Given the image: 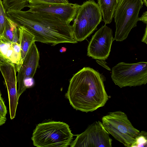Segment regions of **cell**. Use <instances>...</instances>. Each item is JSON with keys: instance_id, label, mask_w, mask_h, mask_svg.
I'll list each match as a JSON object with an SVG mask.
<instances>
[{"instance_id": "6da1fadb", "label": "cell", "mask_w": 147, "mask_h": 147, "mask_svg": "<svg viewBox=\"0 0 147 147\" xmlns=\"http://www.w3.org/2000/svg\"><path fill=\"white\" fill-rule=\"evenodd\" d=\"M6 14L18 26L23 27L33 34L35 42L52 46L78 42L73 36L72 26L57 19L28 11L11 9Z\"/></svg>"}, {"instance_id": "ba28073f", "label": "cell", "mask_w": 147, "mask_h": 147, "mask_svg": "<svg viewBox=\"0 0 147 147\" xmlns=\"http://www.w3.org/2000/svg\"><path fill=\"white\" fill-rule=\"evenodd\" d=\"M102 122L96 121L90 125L84 131L77 135L70 146L111 147L112 140Z\"/></svg>"}, {"instance_id": "4fadbf2b", "label": "cell", "mask_w": 147, "mask_h": 147, "mask_svg": "<svg viewBox=\"0 0 147 147\" xmlns=\"http://www.w3.org/2000/svg\"><path fill=\"white\" fill-rule=\"evenodd\" d=\"M4 62L13 64L18 72L22 61L18 43L11 42L1 36H0V63Z\"/></svg>"}, {"instance_id": "ffe728a7", "label": "cell", "mask_w": 147, "mask_h": 147, "mask_svg": "<svg viewBox=\"0 0 147 147\" xmlns=\"http://www.w3.org/2000/svg\"><path fill=\"white\" fill-rule=\"evenodd\" d=\"M29 4H66L69 3L67 0H28Z\"/></svg>"}, {"instance_id": "603a6c76", "label": "cell", "mask_w": 147, "mask_h": 147, "mask_svg": "<svg viewBox=\"0 0 147 147\" xmlns=\"http://www.w3.org/2000/svg\"><path fill=\"white\" fill-rule=\"evenodd\" d=\"M147 25L145 30V33L142 40V41L147 44Z\"/></svg>"}, {"instance_id": "52a82bcc", "label": "cell", "mask_w": 147, "mask_h": 147, "mask_svg": "<svg viewBox=\"0 0 147 147\" xmlns=\"http://www.w3.org/2000/svg\"><path fill=\"white\" fill-rule=\"evenodd\" d=\"M112 80L120 88L145 85L147 83V62L119 63L112 67Z\"/></svg>"}, {"instance_id": "cb8c5ba5", "label": "cell", "mask_w": 147, "mask_h": 147, "mask_svg": "<svg viewBox=\"0 0 147 147\" xmlns=\"http://www.w3.org/2000/svg\"><path fill=\"white\" fill-rule=\"evenodd\" d=\"M6 120V117L2 116L0 113V126L4 124L5 123Z\"/></svg>"}, {"instance_id": "5b68a950", "label": "cell", "mask_w": 147, "mask_h": 147, "mask_svg": "<svg viewBox=\"0 0 147 147\" xmlns=\"http://www.w3.org/2000/svg\"><path fill=\"white\" fill-rule=\"evenodd\" d=\"M142 0H119L114 17L116 30L114 40L125 39L132 28L136 26Z\"/></svg>"}, {"instance_id": "9c48e42d", "label": "cell", "mask_w": 147, "mask_h": 147, "mask_svg": "<svg viewBox=\"0 0 147 147\" xmlns=\"http://www.w3.org/2000/svg\"><path fill=\"white\" fill-rule=\"evenodd\" d=\"M39 58V53L34 42L30 47L18 71L17 79L19 98L27 88L34 86L33 77L38 65Z\"/></svg>"}, {"instance_id": "484cf974", "label": "cell", "mask_w": 147, "mask_h": 147, "mask_svg": "<svg viewBox=\"0 0 147 147\" xmlns=\"http://www.w3.org/2000/svg\"><path fill=\"white\" fill-rule=\"evenodd\" d=\"M147 0H143V3L145 5L146 7L147 6Z\"/></svg>"}, {"instance_id": "30bf717a", "label": "cell", "mask_w": 147, "mask_h": 147, "mask_svg": "<svg viewBox=\"0 0 147 147\" xmlns=\"http://www.w3.org/2000/svg\"><path fill=\"white\" fill-rule=\"evenodd\" d=\"M77 3L66 4H29L28 11L47 15L70 24L74 19L80 6Z\"/></svg>"}, {"instance_id": "5bb4252c", "label": "cell", "mask_w": 147, "mask_h": 147, "mask_svg": "<svg viewBox=\"0 0 147 147\" xmlns=\"http://www.w3.org/2000/svg\"><path fill=\"white\" fill-rule=\"evenodd\" d=\"M119 0H98L103 21L105 25L110 24L112 21Z\"/></svg>"}, {"instance_id": "7402d4cb", "label": "cell", "mask_w": 147, "mask_h": 147, "mask_svg": "<svg viewBox=\"0 0 147 147\" xmlns=\"http://www.w3.org/2000/svg\"><path fill=\"white\" fill-rule=\"evenodd\" d=\"M138 21H140L144 23L147 25V11L144 12L142 16L139 18Z\"/></svg>"}, {"instance_id": "2e32d148", "label": "cell", "mask_w": 147, "mask_h": 147, "mask_svg": "<svg viewBox=\"0 0 147 147\" xmlns=\"http://www.w3.org/2000/svg\"><path fill=\"white\" fill-rule=\"evenodd\" d=\"M2 36L11 42L18 43L19 37V27L16 24L7 17Z\"/></svg>"}, {"instance_id": "3957f363", "label": "cell", "mask_w": 147, "mask_h": 147, "mask_svg": "<svg viewBox=\"0 0 147 147\" xmlns=\"http://www.w3.org/2000/svg\"><path fill=\"white\" fill-rule=\"evenodd\" d=\"M73 136L67 123L50 121L38 124L32 140L33 145L38 147H66L70 145Z\"/></svg>"}, {"instance_id": "4316f807", "label": "cell", "mask_w": 147, "mask_h": 147, "mask_svg": "<svg viewBox=\"0 0 147 147\" xmlns=\"http://www.w3.org/2000/svg\"><path fill=\"white\" fill-rule=\"evenodd\" d=\"M1 97V92H0V98Z\"/></svg>"}, {"instance_id": "8992f818", "label": "cell", "mask_w": 147, "mask_h": 147, "mask_svg": "<svg viewBox=\"0 0 147 147\" xmlns=\"http://www.w3.org/2000/svg\"><path fill=\"white\" fill-rule=\"evenodd\" d=\"M106 130L125 146L131 147L140 131L132 125L126 114L120 111L110 112L102 118Z\"/></svg>"}, {"instance_id": "7a4b0ae2", "label": "cell", "mask_w": 147, "mask_h": 147, "mask_svg": "<svg viewBox=\"0 0 147 147\" xmlns=\"http://www.w3.org/2000/svg\"><path fill=\"white\" fill-rule=\"evenodd\" d=\"M65 96L74 109L86 113L103 107L109 98L101 74L89 67L73 76Z\"/></svg>"}, {"instance_id": "d6986e66", "label": "cell", "mask_w": 147, "mask_h": 147, "mask_svg": "<svg viewBox=\"0 0 147 147\" xmlns=\"http://www.w3.org/2000/svg\"><path fill=\"white\" fill-rule=\"evenodd\" d=\"M6 11L4 8L2 0H0V36L3 33L7 20Z\"/></svg>"}, {"instance_id": "9a60e30c", "label": "cell", "mask_w": 147, "mask_h": 147, "mask_svg": "<svg viewBox=\"0 0 147 147\" xmlns=\"http://www.w3.org/2000/svg\"><path fill=\"white\" fill-rule=\"evenodd\" d=\"M18 27L19 37L18 43L20 46L21 58L23 61L31 45L35 42L34 36L23 27Z\"/></svg>"}, {"instance_id": "d4e9b609", "label": "cell", "mask_w": 147, "mask_h": 147, "mask_svg": "<svg viewBox=\"0 0 147 147\" xmlns=\"http://www.w3.org/2000/svg\"><path fill=\"white\" fill-rule=\"evenodd\" d=\"M66 48L64 47H62L59 50V51L61 53H63L65 52L66 51Z\"/></svg>"}, {"instance_id": "44dd1931", "label": "cell", "mask_w": 147, "mask_h": 147, "mask_svg": "<svg viewBox=\"0 0 147 147\" xmlns=\"http://www.w3.org/2000/svg\"><path fill=\"white\" fill-rule=\"evenodd\" d=\"M0 113L2 116L5 117L7 113L6 106L1 97L0 98Z\"/></svg>"}, {"instance_id": "7c38bea8", "label": "cell", "mask_w": 147, "mask_h": 147, "mask_svg": "<svg viewBox=\"0 0 147 147\" xmlns=\"http://www.w3.org/2000/svg\"><path fill=\"white\" fill-rule=\"evenodd\" d=\"M0 71L7 87L10 118L12 119L16 116L19 98L17 87V71L14 65L8 62L0 63Z\"/></svg>"}, {"instance_id": "ac0fdd59", "label": "cell", "mask_w": 147, "mask_h": 147, "mask_svg": "<svg viewBox=\"0 0 147 147\" xmlns=\"http://www.w3.org/2000/svg\"><path fill=\"white\" fill-rule=\"evenodd\" d=\"M147 145V133L146 131H140L131 147H146Z\"/></svg>"}, {"instance_id": "277c9868", "label": "cell", "mask_w": 147, "mask_h": 147, "mask_svg": "<svg viewBox=\"0 0 147 147\" xmlns=\"http://www.w3.org/2000/svg\"><path fill=\"white\" fill-rule=\"evenodd\" d=\"M102 20L97 3L93 0L84 2L80 6L74 20L73 36L77 42L86 39L95 30Z\"/></svg>"}, {"instance_id": "8fae6325", "label": "cell", "mask_w": 147, "mask_h": 147, "mask_svg": "<svg viewBox=\"0 0 147 147\" xmlns=\"http://www.w3.org/2000/svg\"><path fill=\"white\" fill-rule=\"evenodd\" d=\"M114 40L112 29L106 25L102 26L92 36L88 46L87 55L94 59L106 60Z\"/></svg>"}, {"instance_id": "e0dca14e", "label": "cell", "mask_w": 147, "mask_h": 147, "mask_svg": "<svg viewBox=\"0 0 147 147\" xmlns=\"http://www.w3.org/2000/svg\"><path fill=\"white\" fill-rule=\"evenodd\" d=\"M2 3L6 11L11 9L22 10L28 4V0H3Z\"/></svg>"}]
</instances>
